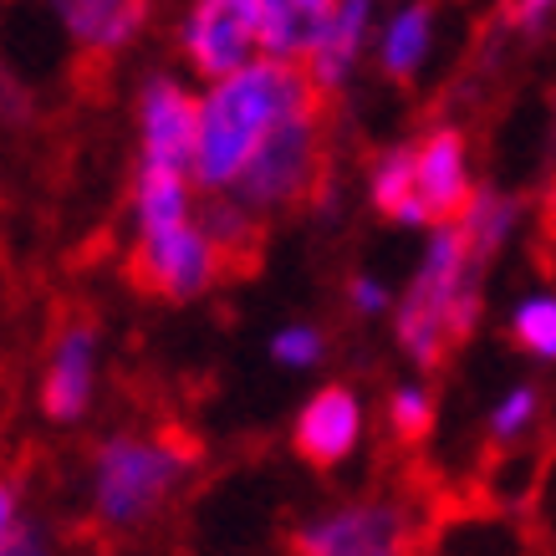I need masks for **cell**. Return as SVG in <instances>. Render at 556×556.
<instances>
[{
  "instance_id": "obj_1",
  "label": "cell",
  "mask_w": 556,
  "mask_h": 556,
  "mask_svg": "<svg viewBox=\"0 0 556 556\" xmlns=\"http://www.w3.org/2000/svg\"><path fill=\"white\" fill-rule=\"evenodd\" d=\"M321 108V92L302 72V62H245L240 72L219 77L210 98L194 102V159L189 169L204 189H230L251 164L261 138L291 113Z\"/></svg>"
},
{
  "instance_id": "obj_2",
  "label": "cell",
  "mask_w": 556,
  "mask_h": 556,
  "mask_svg": "<svg viewBox=\"0 0 556 556\" xmlns=\"http://www.w3.org/2000/svg\"><path fill=\"white\" fill-rule=\"evenodd\" d=\"M475 312H480V255L459 230H439L399 312V342L414 353V363L434 368L455 342L470 338Z\"/></svg>"
},
{
  "instance_id": "obj_3",
  "label": "cell",
  "mask_w": 556,
  "mask_h": 556,
  "mask_svg": "<svg viewBox=\"0 0 556 556\" xmlns=\"http://www.w3.org/2000/svg\"><path fill=\"white\" fill-rule=\"evenodd\" d=\"M194 439L185 434H118L102 444L98 475H92V510L102 526L128 531L143 526L153 510L169 501L179 475L194 465Z\"/></svg>"
},
{
  "instance_id": "obj_4",
  "label": "cell",
  "mask_w": 556,
  "mask_h": 556,
  "mask_svg": "<svg viewBox=\"0 0 556 556\" xmlns=\"http://www.w3.org/2000/svg\"><path fill=\"white\" fill-rule=\"evenodd\" d=\"M321 108L312 113H291L261 138V149L251 153V164L240 169V179L230 189L240 194V210L245 215H261V210H281L291 200H306L312 185L321 174Z\"/></svg>"
},
{
  "instance_id": "obj_5",
  "label": "cell",
  "mask_w": 556,
  "mask_h": 556,
  "mask_svg": "<svg viewBox=\"0 0 556 556\" xmlns=\"http://www.w3.org/2000/svg\"><path fill=\"white\" fill-rule=\"evenodd\" d=\"M225 261L219 251L204 240L200 225H174V230H153V236L138 240L134 255V281L143 291H159L169 302H185V296H200L210 281H215Z\"/></svg>"
},
{
  "instance_id": "obj_6",
  "label": "cell",
  "mask_w": 556,
  "mask_h": 556,
  "mask_svg": "<svg viewBox=\"0 0 556 556\" xmlns=\"http://www.w3.org/2000/svg\"><path fill=\"white\" fill-rule=\"evenodd\" d=\"M261 31H255V0H194L185 21V56L204 77H230L255 62Z\"/></svg>"
},
{
  "instance_id": "obj_7",
  "label": "cell",
  "mask_w": 556,
  "mask_h": 556,
  "mask_svg": "<svg viewBox=\"0 0 556 556\" xmlns=\"http://www.w3.org/2000/svg\"><path fill=\"white\" fill-rule=\"evenodd\" d=\"M404 541V516L393 506H348L296 536V556H388Z\"/></svg>"
},
{
  "instance_id": "obj_8",
  "label": "cell",
  "mask_w": 556,
  "mask_h": 556,
  "mask_svg": "<svg viewBox=\"0 0 556 556\" xmlns=\"http://www.w3.org/2000/svg\"><path fill=\"white\" fill-rule=\"evenodd\" d=\"M194 159V98L179 83H149L143 92V169L189 174Z\"/></svg>"
},
{
  "instance_id": "obj_9",
  "label": "cell",
  "mask_w": 556,
  "mask_h": 556,
  "mask_svg": "<svg viewBox=\"0 0 556 556\" xmlns=\"http://www.w3.org/2000/svg\"><path fill=\"white\" fill-rule=\"evenodd\" d=\"M414 153V189L429 219H455L470 200V169H465V138L455 128L429 134Z\"/></svg>"
},
{
  "instance_id": "obj_10",
  "label": "cell",
  "mask_w": 556,
  "mask_h": 556,
  "mask_svg": "<svg viewBox=\"0 0 556 556\" xmlns=\"http://www.w3.org/2000/svg\"><path fill=\"white\" fill-rule=\"evenodd\" d=\"M357 429H363V414H357L353 388H321L317 399L306 404L302 424H296V450L317 470H327V465L353 455Z\"/></svg>"
},
{
  "instance_id": "obj_11",
  "label": "cell",
  "mask_w": 556,
  "mask_h": 556,
  "mask_svg": "<svg viewBox=\"0 0 556 556\" xmlns=\"http://www.w3.org/2000/svg\"><path fill=\"white\" fill-rule=\"evenodd\" d=\"M92 357H98V338L87 321H72L67 332L51 348V368H47V414L51 419H77L92 399Z\"/></svg>"
},
{
  "instance_id": "obj_12",
  "label": "cell",
  "mask_w": 556,
  "mask_h": 556,
  "mask_svg": "<svg viewBox=\"0 0 556 556\" xmlns=\"http://www.w3.org/2000/svg\"><path fill=\"white\" fill-rule=\"evenodd\" d=\"M368 5L372 0H338L327 26H321L317 41H312V51L302 56L306 62L302 72L312 77L317 92L342 87V77L353 72V56H357V47H363V31H368Z\"/></svg>"
},
{
  "instance_id": "obj_13",
  "label": "cell",
  "mask_w": 556,
  "mask_h": 556,
  "mask_svg": "<svg viewBox=\"0 0 556 556\" xmlns=\"http://www.w3.org/2000/svg\"><path fill=\"white\" fill-rule=\"evenodd\" d=\"M338 0H255V31L261 51L276 62H302L317 31L327 26Z\"/></svg>"
},
{
  "instance_id": "obj_14",
  "label": "cell",
  "mask_w": 556,
  "mask_h": 556,
  "mask_svg": "<svg viewBox=\"0 0 556 556\" xmlns=\"http://www.w3.org/2000/svg\"><path fill=\"white\" fill-rule=\"evenodd\" d=\"M56 11L67 21V31L83 41L87 51H118L128 36L138 31V21L149 11V0H56Z\"/></svg>"
},
{
  "instance_id": "obj_15",
  "label": "cell",
  "mask_w": 556,
  "mask_h": 556,
  "mask_svg": "<svg viewBox=\"0 0 556 556\" xmlns=\"http://www.w3.org/2000/svg\"><path fill=\"white\" fill-rule=\"evenodd\" d=\"M189 219V174L143 169L138 174V236L174 230Z\"/></svg>"
},
{
  "instance_id": "obj_16",
  "label": "cell",
  "mask_w": 556,
  "mask_h": 556,
  "mask_svg": "<svg viewBox=\"0 0 556 556\" xmlns=\"http://www.w3.org/2000/svg\"><path fill=\"white\" fill-rule=\"evenodd\" d=\"M372 204L383 210L388 219L399 225H424V204H419V189H414V153L408 149H393L378 159V174H372Z\"/></svg>"
},
{
  "instance_id": "obj_17",
  "label": "cell",
  "mask_w": 556,
  "mask_h": 556,
  "mask_svg": "<svg viewBox=\"0 0 556 556\" xmlns=\"http://www.w3.org/2000/svg\"><path fill=\"white\" fill-rule=\"evenodd\" d=\"M459 236L470 240V251L475 255H490L501 240H506L510 230V219H516V210H510L506 200H495V194H470L465 200V210H459Z\"/></svg>"
},
{
  "instance_id": "obj_18",
  "label": "cell",
  "mask_w": 556,
  "mask_h": 556,
  "mask_svg": "<svg viewBox=\"0 0 556 556\" xmlns=\"http://www.w3.org/2000/svg\"><path fill=\"white\" fill-rule=\"evenodd\" d=\"M424 51H429V11L424 5H414V11H404V16L388 26L383 36V62L393 77H408V72L424 62Z\"/></svg>"
},
{
  "instance_id": "obj_19",
  "label": "cell",
  "mask_w": 556,
  "mask_h": 556,
  "mask_svg": "<svg viewBox=\"0 0 556 556\" xmlns=\"http://www.w3.org/2000/svg\"><path fill=\"white\" fill-rule=\"evenodd\" d=\"M516 342L536 357L556 353V306H552V296H531V302H521V312H516Z\"/></svg>"
},
{
  "instance_id": "obj_20",
  "label": "cell",
  "mask_w": 556,
  "mask_h": 556,
  "mask_svg": "<svg viewBox=\"0 0 556 556\" xmlns=\"http://www.w3.org/2000/svg\"><path fill=\"white\" fill-rule=\"evenodd\" d=\"M429 419H434L429 393H419V388H399V399H393V434L404 439V444H419V439L429 434Z\"/></svg>"
},
{
  "instance_id": "obj_21",
  "label": "cell",
  "mask_w": 556,
  "mask_h": 556,
  "mask_svg": "<svg viewBox=\"0 0 556 556\" xmlns=\"http://www.w3.org/2000/svg\"><path fill=\"white\" fill-rule=\"evenodd\" d=\"M531 419H536V393H531V388H516L506 404L495 408V419H490V439H495V444L506 450L510 439L521 434V429H526Z\"/></svg>"
},
{
  "instance_id": "obj_22",
  "label": "cell",
  "mask_w": 556,
  "mask_h": 556,
  "mask_svg": "<svg viewBox=\"0 0 556 556\" xmlns=\"http://www.w3.org/2000/svg\"><path fill=\"white\" fill-rule=\"evenodd\" d=\"M317 353H321V338L317 332H312V327H291V332H281V338H276V357H281V363H317Z\"/></svg>"
},
{
  "instance_id": "obj_23",
  "label": "cell",
  "mask_w": 556,
  "mask_h": 556,
  "mask_svg": "<svg viewBox=\"0 0 556 556\" xmlns=\"http://www.w3.org/2000/svg\"><path fill=\"white\" fill-rule=\"evenodd\" d=\"M546 16H552V0H506V21L526 36H536Z\"/></svg>"
},
{
  "instance_id": "obj_24",
  "label": "cell",
  "mask_w": 556,
  "mask_h": 556,
  "mask_svg": "<svg viewBox=\"0 0 556 556\" xmlns=\"http://www.w3.org/2000/svg\"><path fill=\"white\" fill-rule=\"evenodd\" d=\"M0 556H51V552H47V541H41V531L21 526V531H11V541H5Z\"/></svg>"
},
{
  "instance_id": "obj_25",
  "label": "cell",
  "mask_w": 556,
  "mask_h": 556,
  "mask_svg": "<svg viewBox=\"0 0 556 556\" xmlns=\"http://www.w3.org/2000/svg\"><path fill=\"white\" fill-rule=\"evenodd\" d=\"M11 526H16V490L0 485V552H5V541H11Z\"/></svg>"
},
{
  "instance_id": "obj_26",
  "label": "cell",
  "mask_w": 556,
  "mask_h": 556,
  "mask_svg": "<svg viewBox=\"0 0 556 556\" xmlns=\"http://www.w3.org/2000/svg\"><path fill=\"white\" fill-rule=\"evenodd\" d=\"M353 302L363 306V312H383L388 296H383V287H378V281H357V287H353Z\"/></svg>"
},
{
  "instance_id": "obj_27",
  "label": "cell",
  "mask_w": 556,
  "mask_h": 556,
  "mask_svg": "<svg viewBox=\"0 0 556 556\" xmlns=\"http://www.w3.org/2000/svg\"><path fill=\"white\" fill-rule=\"evenodd\" d=\"M388 556H399V552H388Z\"/></svg>"
}]
</instances>
